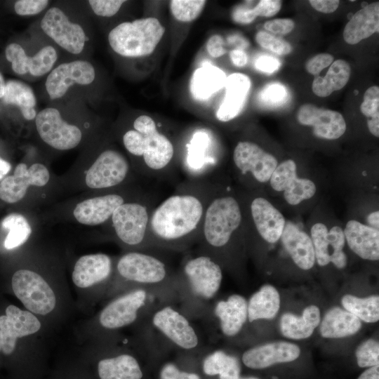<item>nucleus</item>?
Returning a JSON list of instances; mask_svg holds the SVG:
<instances>
[{
    "label": "nucleus",
    "instance_id": "f704fd0d",
    "mask_svg": "<svg viewBox=\"0 0 379 379\" xmlns=\"http://www.w3.org/2000/svg\"><path fill=\"white\" fill-rule=\"evenodd\" d=\"M280 295L270 284L262 286L248 300V321L274 319L280 308Z\"/></svg>",
    "mask_w": 379,
    "mask_h": 379
},
{
    "label": "nucleus",
    "instance_id": "8fccbe9b",
    "mask_svg": "<svg viewBox=\"0 0 379 379\" xmlns=\"http://www.w3.org/2000/svg\"><path fill=\"white\" fill-rule=\"evenodd\" d=\"M159 379H201V378L196 373L181 371L175 364L167 362L160 370Z\"/></svg>",
    "mask_w": 379,
    "mask_h": 379
},
{
    "label": "nucleus",
    "instance_id": "4d7b16f0",
    "mask_svg": "<svg viewBox=\"0 0 379 379\" xmlns=\"http://www.w3.org/2000/svg\"><path fill=\"white\" fill-rule=\"evenodd\" d=\"M232 18L238 23L248 24L253 22L256 16L253 13V8L239 6L234 9Z\"/></svg>",
    "mask_w": 379,
    "mask_h": 379
},
{
    "label": "nucleus",
    "instance_id": "473e14b6",
    "mask_svg": "<svg viewBox=\"0 0 379 379\" xmlns=\"http://www.w3.org/2000/svg\"><path fill=\"white\" fill-rule=\"evenodd\" d=\"M209 138L204 131H198L194 134L190 145L183 168L191 180H203L208 175L214 164L208 155Z\"/></svg>",
    "mask_w": 379,
    "mask_h": 379
},
{
    "label": "nucleus",
    "instance_id": "0eeeda50",
    "mask_svg": "<svg viewBox=\"0 0 379 379\" xmlns=\"http://www.w3.org/2000/svg\"><path fill=\"white\" fill-rule=\"evenodd\" d=\"M141 326L146 337L159 336L151 340L156 348V342L160 340L185 352L201 348L200 337L190 318L172 303L156 307Z\"/></svg>",
    "mask_w": 379,
    "mask_h": 379
},
{
    "label": "nucleus",
    "instance_id": "1a4fd4ad",
    "mask_svg": "<svg viewBox=\"0 0 379 379\" xmlns=\"http://www.w3.org/2000/svg\"><path fill=\"white\" fill-rule=\"evenodd\" d=\"M153 207L145 199L128 200L113 213L110 222L117 241L128 251L151 249L148 227Z\"/></svg>",
    "mask_w": 379,
    "mask_h": 379
},
{
    "label": "nucleus",
    "instance_id": "f3484780",
    "mask_svg": "<svg viewBox=\"0 0 379 379\" xmlns=\"http://www.w3.org/2000/svg\"><path fill=\"white\" fill-rule=\"evenodd\" d=\"M315 261L321 267L332 263L338 269H343L347 264V258L343 249L345 239L343 230L339 226L330 230L321 222L312 225L310 230Z\"/></svg>",
    "mask_w": 379,
    "mask_h": 379
},
{
    "label": "nucleus",
    "instance_id": "0e129e2a",
    "mask_svg": "<svg viewBox=\"0 0 379 379\" xmlns=\"http://www.w3.org/2000/svg\"><path fill=\"white\" fill-rule=\"evenodd\" d=\"M6 82L2 74L0 72V98H2L4 95Z\"/></svg>",
    "mask_w": 379,
    "mask_h": 379
},
{
    "label": "nucleus",
    "instance_id": "c756f323",
    "mask_svg": "<svg viewBox=\"0 0 379 379\" xmlns=\"http://www.w3.org/2000/svg\"><path fill=\"white\" fill-rule=\"evenodd\" d=\"M379 30V3L366 5L355 13L346 24L343 39L354 45L367 39Z\"/></svg>",
    "mask_w": 379,
    "mask_h": 379
},
{
    "label": "nucleus",
    "instance_id": "6ab92c4d",
    "mask_svg": "<svg viewBox=\"0 0 379 379\" xmlns=\"http://www.w3.org/2000/svg\"><path fill=\"white\" fill-rule=\"evenodd\" d=\"M270 183L275 191L283 192L285 201L292 206L311 199L317 191L313 181L300 178L297 175V166L292 159H287L277 165Z\"/></svg>",
    "mask_w": 379,
    "mask_h": 379
},
{
    "label": "nucleus",
    "instance_id": "13d9d810",
    "mask_svg": "<svg viewBox=\"0 0 379 379\" xmlns=\"http://www.w3.org/2000/svg\"><path fill=\"white\" fill-rule=\"evenodd\" d=\"M309 3L317 11L331 13L336 11L340 1L338 0H310Z\"/></svg>",
    "mask_w": 379,
    "mask_h": 379
},
{
    "label": "nucleus",
    "instance_id": "a211bd4d",
    "mask_svg": "<svg viewBox=\"0 0 379 379\" xmlns=\"http://www.w3.org/2000/svg\"><path fill=\"white\" fill-rule=\"evenodd\" d=\"M49 179V171L44 164L34 163L28 167L26 164L20 163L13 175L1 180L0 199L8 204L16 203L25 197L29 187H44Z\"/></svg>",
    "mask_w": 379,
    "mask_h": 379
},
{
    "label": "nucleus",
    "instance_id": "72a5a7b5",
    "mask_svg": "<svg viewBox=\"0 0 379 379\" xmlns=\"http://www.w3.org/2000/svg\"><path fill=\"white\" fill-rule=\"evenodd\" d=\"M97 368L100 379H142L143 377L138 359L129 352L102 358Z\"/></svg>",
    "mask_w": 379,
    "mask_h": 379
},
{
    "label": "nucleus",
    "instance_id": "4468645a",
    "mask_svg": "<svg viewBox=\"0 0 379 379\" xmlns=\"http://www.w3.org/2000/svg\"><path fill=\"white\" fill-rule=\"evenodd\" d=\"M42 323L39 317L22 310L14 305H9L5 314L0 316L1 351L6 356L14 353L18 340L39 333Z\"/></svg>",
    "mask_w": 379,
    "mask_h": 379
},
{
    "label": "nucleus",
    "instance_id": "b1692460",
    "mask_svg": "<svg viewBox=\"0 0 379 379\" xmlns=\"http://www.w3.org/2000/svg\"><path fill=\"white\" fill-rule=\"evenodd\" d=\"M130 199L121 193H108L79 202L73 215L80 224L95 226L109 221L115 210Z\"/></svg>",
    "mask_w": 379,
    "mask_h": 379
},
{
    "label": "nucleus",
    "instance_id": "393cba45",
    "mask_svg": "<svg viewBox=\"0 0 379 379\" xmlns=\"http://www.w3.org/2000/svg\"><path fill=\"white\" fill-rule=\"evenodd\" d=\"M5 54L6 59L11 62L14 72L18 74L29 72L35 77L48 73L58 58L57 52L51 46H44L36 54L30 57L20 45L12 43L6 47Z\"/></svg>",
    "mask_w": 379,
    "mask_h": 379
},
{
    "label": "nucleus",
    "instance_id": "680f3d73",
    "mask_svg": "<svg viewBox=\"0 0 379 379\" xmlns=\"http://www.w3.org/2000/svg\"><path fill=\"white\" fill-rule=\"evenodd\" d=\"M368 226L379 230V211H375L368 215L366 217Z\"/></svg>",
    "mask_w": 379,
    "mask_h": 379
},
{
    "label": "nucleus",
    "instance_id": "9d476101",
    "mask_svg": "<svg viewBox=\"0 0 379 379\" xmlns=\"http://www.w3.org/2000/svg\"><path fill=\"white\" fill-rule=\"evenodd\" d=\"M11 287L25 310L39 317L51 314L58 305V296L53 286L33 269L15 271L12 276Z\"/></svg>",
    "mask_w": 379,
    "mask_h": 379
},
{
    "label": "nucleus",
    "instance_id": "7ed1b4c3",
    "mask_svg": "<svg viewBox=\"0 0 379 379\" xmlns=\"http://www.w3.org/2000/svg\"><path fill=\"white\" fill-rule=\"evenodd\" d=\"M137 288L164 294L178 301L177 272L150 249L128 251L117 258L107 292L114 296Z\"/></svg>",
    "mask_w": 379,
    "mask_h": 379
},
{
    "label": "nucleus",
    "instance_id": "bf43d9fd",
    "mask_svg": "<svg viewBox=\"0 0 379 379\" xmlns=\"http://www.w3.org/2000/svg\"><path fill=\"white\" fill-rule=\"evenodd\" d=\"M230 58L233 64L238 67L245 66L248 61L246 53L241 49L232 50L230 52Z\"/></svg>",
    "mask_w": 379,
    "mask_h": 379
},
{
    "label": "nucleus",
    "instance_id": "cd10ccee",
    "mask_svg": "<svg viewBox=\"0 0 379 379\" xmlns=\"http://www.w3.org/2000/svg\"><path fill=\"white\" fill-rule=\"evenodd\" d=\"M282 244L294 263L309 270L315 263V255L310 237L293 222H286L281 236Z\"/></svg>",
    "mask_w": 379,
    "mask_h": 379
},
{
    "label": "nucleus",
    "instance_id": "58836bf2",
    "mask_svg": "<svg viewBox=\"0 0 379 379\" xmlns=\"http://www.w3.org/2000/svg\"><path fill=\"white\" fill-rule=\"evenodd\" d=\"M203 371L207 375H219V379H239L241 365L239 359L223 350L207 354L203 361Z\"/></svg>",
    "mask_w": 379,
    "mask_h": 379
},
{
    "label": "nucleus",
    "instance_id": "338daca9",
    "mask_svg": "<svg viewBox=\"0 0 379 379\" xmlns=\"http://www.w3.org/2000/svg\"><path fill=\"white\" fill-rule=\"evenodd\" d=\"M0 351H1V345H0Z\"/></svg>",
    "mask_w": 379,
    "mask_h": 379
},
{
    "label": "nucleus",
    "instance_id": "a19ab883",
    "mask_svg": "<svg viewBox=\"0 0 379 379\" xmlns=\"http://www.w3.org/2000/svg\"><path fill=\"white\" fill-rule=\"evenodd\" d=\"M1 227L8 230L4 242V247L8 250L24 244L32 234L29 222L24 215L18 213L6 215L1 221Z\"/></svg>",
    "mask_w": 379,
    "mask_h": 379
},
{
    "label": "nucleus",
    "instance_id": "5fc2aeb1",
    "mask_svg": "<svg viewBox=\"0 0 379 379\" xmlns=\"http://www.w3.org/2000/svg\"><path fill=\"white\" fill-rule=\"evenodd\" d=\"M255 66L258 70L262 72L271 74L280 67L281 63L277 58L265 55L257 58Z\"/></svg>",
    "mask_w": 379,
    "mask_h": 379
},
{
    "label": "nucleus",
    "instance_id": "a18cd8bd",
    "mask_svg": "<svg viewBox=\"0 0 379 379\" xmlns=\"http://www.w3.org/2000/svg\"><path fill=\"white\" fill-rule=\"evenodd\" d=\"M360 111L368 119L379 117V88L378 86L369 87L365 91L364 101L360 105Z\"/></svg>",
    "mask_w": 379,
    "mask_h": 379
},
{
    "label": "nucleus",
    "instance_id": "6e6552de",
    "mask_svg": "<svg viewBox=\"0 0 379 379\" xmlns=\"http://www.w3.org/2000/svg\"><path fill=\"white\" fill-rule=\"evenodd\" d=\"M166 32L165 27L154 17L124 22L110 30L108 42L118 55L130 58L150 55Z\"/></svg>",
    "mask_w": 379,
    "mask_h": 379
},
{
    "label": "nucleus",
    "instance_id": "aec40b11",
    "mask_svg": "<svg viewBox=\"0 0 379 379\" xmlns=\"http://www.w3.org/2000/svg\"><path fill=\"white\" fill-rule=\"evenodd\" d=\"M95 77V71L91 63L86 60H74L62 63L48 75L46 89L51 99L62 97L74 84L88 85Z\"/></svg>",
    "mask_w": 379,
    "mask_h": 379
},
{
    "label": "nucleus",
    "instance_id": "4c0bfd02",
    "mask_svg": "<svg viewBox=\"0 0 379 379\" xmlns=\"http://www.w3.org/2000/svg\"><path fill=\"white\" fill-rule=\"evenodd\" d=\"M2 99L6 104L19 107L25 119H35L36 99L32 88L27 84L18 80L6 81Z\"/></svg>",
    "mask_w": 379,
    "mask_h": 379
},
{
    "label": "nucleus",
    "instance_id": "2eb2a0df",
    "mask_svg": "<svg viewBox=\"0 0 379 379\" xmlns=\"http://www.w3.org/2000/svg\"><path fill=\"white\" fill-rule=\"evenodd\" d=\"M115 260L102 253H91L79 257L72 272V281L80 290L108 288L114 274Z\"/></svg>",
    "mask_w": 379,
    "mask_h": 379
},
{
    "label": "nucleus",
    "instance_id": "ea45409f",
    "mask_svg": "<svg viewBox=\"0 0 379 379\" xmlns=\"http://www.w3.org/2000/svg\"><path fill=\"white\" fill-rule=\"evenodd\" d=\"M345 310L353 314L361 321L375 323L379 320V296L373 295L359 298L346 294L341 298Z\"/></svg>",
    "mask_w": 379,
    "mask_h": 379
},
{
    "label": "nucleus",
    "instance_id": "bb28decb",
    "mask_svg": "<svg viewBox=\"0 0 379 379\" xmlns=\"http://www.w3.org/2000/svg\"><path fill=\"white\" fill-rule=\"evenodd\" d=\"M345 241L359 258L372 261L379 259V230L357 220H349L343 230Z\"/></svg>",
    "mask_w": 379,
    "mask_h": 379
},
{
    "label": "nucleus",
    "instance_id": "5701e85b",
    "mask_svg": "<svg viewBox=\"0 0 379 379\" xmlns=\"http://www.w3.org/2000/svg\"><path fill=\"white\" fill-rule=\"evenodd\" d=\"M300 354L297 345L286 341H274L246 350L242 354L243 364L253 369H262L276 364L295 361Z\"/></svg>",
    "mask_w": 379,
    "mask_h": 379
},
{
    "label": "nucleus",
    "instance_id": "c9c22d12",
    "mask_svg": "<svg viewBox=\"0 0 379 379\" xmlns=\"http://www.w3.org/2000/svg\"><path fill=\"white\" fill-rule=\"evenodd\" d=\"M225 73L213 65H204L198 68L191 79L190 90L193 96L206 100L225 86Z\"/></svg>",
    "mask_w": 379,
    "mask_h": 379
},
{
    "label": "nucleus",
    "instance_id": "7c9ffc66",
    "mask_svg": "<svg viewBox=\"0 0 379 379\" xmlns=\"http://www.w3.org/2000/svg\"><path fill=\"white\" fill-rule=\"evenodd\" d=\"M321 319L319 308L314 305L306 307L300 316L286 312L279 320L280 332L289 339H305L312 335Z\"/></svg>",
    "mask_w": 379,
    "mask_h": 379
},
{
    "label": "nucleus",
    "instance_id": "052dcab7",
    "mask_svg": "<svg viewBox=\"0 0 379 379\" xmlns=\"http://www.w3.org/2000/svg\"><path fill=\"white\" fill-rule=\"evenodd\" d=\"M357 379H379V365L369 367Z\"/></svg>",
    "mask_w": 379,
    "mask_h": 379
},
{
    "label": "nucleus",
    "instance_id": "c85d7f7f",
    "mask_svg": "<svg viewBox=\"0 0 379 379\" xmlns=\"http://www.w3.org/2000/svg\"><path fill=\"white\" fill-rule=\"evenodd\" d=\"M249 77L241 73L227 77L225 95L217 112V119L223 122L234 119L241 111L251 88Z\"/></svg>",
    "mask_w": 379,
    "mask_h": 379
},
{
    "label": "nucleus",
    "instance_id": "3c124183",
    "mask_svg": "<svg viewBox=\"0 0 379 379\" xmlns=\"http://www.w3.org/2000/svg\"><path fill=\"white\" fill-rule=\"evenodd\" d=\"M333 57L328 53H320L310 58L305 65L306 70L311 74L317 76L323 69L333 63Z\"/></svg>",
    "mask_w": 379,
    "mask_h": 379
},
{
    "label": "nucleus",
    "instance_id": "79ce46f5",
    "mask_svg": "<svg viewBox=\"0 0 379 379\" xmlns=\"http://www.w3.org/2000/svg\"><path fill=\"white\" fill-rule=\"evenodd\" d=\"M206 4V1L204 0H173L169 4L172 15L182 22H190L197 19Z\"/></svg>",
    "mask_w": 379,
    "mask_h": 379
},
{
    "label": "nucleus",
    "instance_id": "f8f14e48",
    "mask_svg": "<svg viewBox=\"0 0 379 379\" xmlns=\"http://www.w3.org/2000/svg\"><path fill=\"white\" fill-rule=\"evenodd\" d=\"M36 128L41 140L58 150H69L81 142L82 132L62 118L60 112L53 107L41 110L35 117Z\"/></svg>",
    "mask_w": 379,
    "mask_h": 379
},
{
    "label": "nucleus",
    "instance_id": "412c9836",
    "mask_svg": "<svg viewBox=\"0 0 379 379\" xmlns=\"http://www.w3.org/2000/svg\"><path fill=\"white\" fill-rule=\"evenodd\" d=\"M300 124L312 126L313 134L322 139L336 140L346 131V123L338 112L319 108L312 104H304L298 109Z\"/></svg>",
    "mask_w": 379,
    "mask_h": 379
},
{
    "label": "nucleus",
    "instance_id": "de8ad7c7",
    "mask_svg": "<svg viewBox=\"0 0 379 379\" xmlns=\"http://www.w3.org/2000/svg\"><path fill=\"white\" fill-rule=\"evenodd\" d=\"M286 89L280 84L273 83L267 85L261 92V99L268 105H280L286 100Z\"/></svg>",
    "mask_w": 379,
    "mask_h": 379
},
{
    "label": "nucleus",
    "instance_id": "dca6fc26",
    "mask_svg": "<svg viewBox=\"0 0 379 379\" xmlns=\"http://www.w3.org/2000/svg\"><path fill=\"white\" fill-rule=\"evenodd\" d=\"M44 32L58 45L72 54L82 52L86 35L80 25L71 22L59 8H49L41 20Z\"/></svg>",
    "mask_w": 379,
    "mask_h": 379
},
{
    "label": "nucleus",
    "instance_id": "f03ea898",
    "mask_svg": "<svg viewBox=\"0 0 379 379\" xmlns=\"http://www.w3.org/2000/svg\"><path fill=\"white\" fill-rule=\"evenodd\" d=\"M244 225V208L239 199L216 190L206 210L197 253L210 257L222 267L232 244L241 241Z\"/></svg>",
    "mask_w": 379,
    "mask_h": 379
},
{
    "label": "nucleus",
    "instance_id": "6e6d98bb",
    "mask_svg": "<svg viewBox=\"0 0 379 379\" xmlns=\"http://www.w3.org/2000/svg\"><path fill=\"white\" fill-rule=\"evenodd\" d=\"M206 50L209 55L214 58H220L226 53L224 40L220 35L211 36L206 43Z\"/></svg>",
    "mask_w": 379,
    "mask_h": 379
},
{
    "label": "nucleus",
    "instance_id": "a878e982",
    "mask_svg": "<svg viewBox=\"0 0 379 379\" xmlns=\"http://www.w3.org/2000/svg\"><path fill=\"white\" fill-rule=\"evenodd\" d=\"M213 314L219 322L222 334L236 336L248 321V301L239 294H232L226 300L215 302Z\"/></svg>",
    "mask_w": 379,
    "mask_h": 379
},
{
    "label": "nucleus",
    "instance_id": "c03bdc74",
    "mask_svg": "<svg viewBox=\"0 0 379 379\" xmlns=\"http://www.w3.org/2000/svg\"><path fill=\"white\" fill-rule=\"evenodd\" d=\"M255 40L261 47L278 55H286L292 51L288 42L265 31L258 32Z\"/></svg>",
    "mask_w": 379,
    "mask_h": 379
},
{
    "label": "nucleus",
    "instance_id": "f257e3e1",
    "mask_svg": "<svg viewBox=\"0 0 379 379\" xmlns=\"http://www.w3.org/2000/svg\"><path fill=\"white\" fill-rule=\"evenodd\" d=\"M216 190L203 180H190L154 208L148 227L150 248L184 251L196 244Z\"/></svg>",
    "mask_w": 379,
    "mask_h": 379
},
{
    "label": "nucleus",
    "instance_id": "423d86ee",
    "mask_svg": "<svg viewBox=\"0 0 379 379\" xmlns=\"http://www.w3.org/2000/svg\"><path fill=\"white\" fill-rule=\"evenodd\" d=\"M175 300L146 288L123 291L114 295L99 312L95 318L96 328L102 335L111 336L126 327L141 325L156 307Z\"/></svg>",
    "mask_w": 379,
    "mask_h": 379
},
{
    "label": "nucleus",
    "instance_id": "9b49d317",
    "mask_svg": "<svg viewBox=\"0 0 379 379\" xmlns=\"http://www.w3.org/2000/svg\"><path fill=\"white\" fill-rule=\"evenodd\" d=\"M130 164L114 149L103 150L86 171V185L93 190H108L123 184L130 175Z\"/></svg>",
    "mask_w": 379,
    "mask_h": 379
},
{
    "label": "nucleus",
    "instance_id": "ddd939ff",
    "mask_svg": "<svg viewBox=\"0 0 379 379\" xmlns=\"http://www.w3.org/2000/svg\"><path fill=\"white\" fill-rule=\"evenodd\" d=\"M233 162L239 176L267 182L278 165L277 159L254 142L241 140L233 151Z\"/></svg>",
    "mask_w": 379,
    "mask_h": 379
},
{
    "label": "nucleus",
    "instance_id": "2f4dec72",
    "mask_svg": "<svg viewBox=\"0 0 379 379\" xmlns=\"http://www.w3.org/2000/svg\"><path fill=\"white\" fill-rule=\"evenodd\" d=\"M319 333L324 338H343L356 334L361 328V321L340 307L329 309L321 319Z\"/></svg>",
    "mask_w": 379,
    "mask_h": 379
},
{
    "label": "nucleus",
    "instance_id": "20e7f679",
    "mask_svg": "<svg viewBox=\"0 0 379 379\" xmlns=\"http://www.w3.org/2000/svg\"><path fill=\"white\" fill-rule=\"evenodd\" d=\"M122 142L126 150L138 160L137 167L144 175L161 176L173 166L175 145L149 115L138 116L132 128L123 134Z\"/></svg>",
    "mask_w": 379,
    "mask_h": 379
},
{
    "label": "nucleus",
    "instance_id": "39448f33",
    "mask_svg": "<svg viewBox=\"0 0 379 379\" xmlns=\"http://www.w3.org/2000/svg\"><path fill=\"white\" fill-rule=\"evenodd\" d=\"M222 281V267L210 257L197 253L186 258L177 272L180 310L189 318L207 314L208 302L219 291Z\"/></svg>",
    "mask_w": 379,
    "mask_h": 379
},
{
    "label": "nucleus",
    "instance_id": "37998d69",
    "mask_svg": "<svg viewBox=\"0 0 379 379\" xmlns=\"http://www.w3.org/2000/svg\"><path fill=\"white\" fill-rule=\"evenodd\" d=\"M355 356L359 367H371L379 364V343L373 338L363 341L356 349Z\"/></svg>",
    "mask_w": 379,
    "mask_h": 379
},
{
    "label": "nucleus",
    "instance_id": "09e8293b",
    "mask_svg": "<svg viewBox=\"0 0 379 379\" xmlns=\"http://www.w3.org/2000/svg\"><path fill=\"white\" fill-rule=\"evenodd\" d=\"M48 3V0H19L15 3L14 10L19 15H34L44 11Z\"/></svg>",
    "mask_w": 379,
    "mask_h": 379
},
{
    "label": "nucleus",
    "instance_id": "69168bd1",
    "mask_svg": "<svg viewBox=\"0 0 379 379\" xmlns=\"http://www.w3.org/2000/svg\"><path fill=\"white\" fill-rule=\"evenodd\" d=\"M239 379H259L258 378H255V377H246V378H239Z\"/></svg>",
    "mask_w": 379,
    "mask_h": 379
},
{
    "label": "nucleus",
    "instance_id": "864d4df0",
    "mask_svg": "<svg viewBox=\"0 0 379 379\" xmlns=\"http://www.w3.org/2000/svg\"><path fill=\"white\" fill-rule=\"evenodd\" d=\"M295 27L294 22L289 18H277L267 21L264 28L270 32L279 34H286Z\"/></svg>",
    "mask_w": 379,
    "mask_h": 379
},
{
    "label": "nucleus",
    "instance_id": "e2e57ef3",
    "mask_svg": "<svg viewBox=\"0 0 379 379\" xmlns=\"http://www.w3.org/2000/svg\"><path fill=\"white\" fill-rule=\"evenodd\" d=\"M11 165L7 161L0 157V180L10 171Z\"/></svg>",
    "mask_w": 379,
    "mask_h": 379
},
{
    "label": "nucleus",
    "instance_id": "4be33fe9",
    "mask_svg": "<svg viewBox=\"0 0 379 379\" xmlns=\"http://www.w3.org/2000/svg\"><path fill=\"white\" fill-rule=\"evenodd\" d=\"M248 212L252 225L262 239L270 244L280 239L286 220L267 199L261 197L251 199Z\"/></svg>",
    "mask_w": 379,
    "mask_h": 379
},
{
    "label": "nucleus",
    "instance_id": "49530a36",
    "mask_svg": "<svg viewBox=\"0 0 379 379\" xmlns=\"http://www.w3.org/2000/svg\"><path fill=\"white\" fill-rule=\"evenodd\" d=\"M126 1L90 0L88 3L93 11L98 16L112 17L117 14Z\"/></svg>",
    "mask_w": 379,
    "mask_h": 379
},
{
    "label": "nucleus",
    "instance_id": "e433bc0d",
    "mask_svg": "<svg viewBox=\"0 0 379 379\" xmlns=\"http://www.w3.org/2000/svg\"><path fill=\"white\" fill-rule=\"evenodd\" d=\"M351 69L344 60H337L330 66L324 77H316L312 82L313 93L321 98L342 89L348 82Z\"/></svg>",
    "mask_w": 379,
    "mask_h": 379
},
{
    "label": "nucleus",
    "instance_id": "603ef678",
    "mask_svg": "<svg viewBox=\"0 0 379 379\" xmlns=\"http://www.w3.org/2000/svg\"><path fill=\"white\" fill-rule=\"evenodd\" d=\"M281 1L279 0L259 1L253 11L255 16L272 17L281 9Z\"/></svg>",
    "mask_w": 379,
    "mask_h": 379
}]
</instances>
